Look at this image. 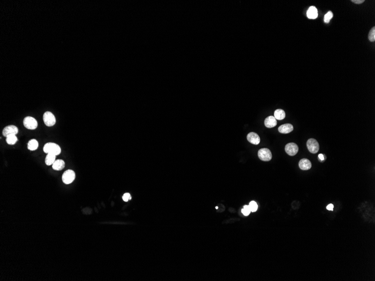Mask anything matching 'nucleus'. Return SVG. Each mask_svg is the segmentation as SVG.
<instances>
[{
    "mask_svg": "<svg viewBox=\"0 0 375 281\" xmlns=\"http://www.w3.org/2000/svg\"><path fill=\"white\" fill-rule=\"evenodd\" d=\"M247 138L248 141L251 144H255V145H258V144H260V136L256 133L251 132L249 133L248 134Z\"/></svg>",
    "mask_w": 375,
    "mask_h": 281,
    "instance_id": "9",
    "label": "nucleus"
},
{
    "mask_svg": "<svg viewBox=\"0 0 375 281\" xmlns=\"http://www.w3.org/2000/svg\"><path fill=\"white\" fill-rule=\"evenodd\" d=\"M131 199H132V196L129 193H125L124 194V195L123 196V199L124 201H128L129 200H131Z\"/></svg>",
    "mask_w": 375,
    "mask_h": 281,
    "instance_id": "23",
    "label": "nucleus"
},
{
    "mask_svg": "<svg viewBox=\"0 0 375 281\" xmlns=\"http://www.w3.org/2000/svg\"><path fill=\"white\" fill-rule=\"evenodd\" d=\"M43 151L47 154L51 153L58 155L61 153V149L60 147L56 143H48L44 145Z\"/></svg>",
    "mask_w": 375,
    "mask_h": 281,
    "instance_id": "1",
    "label": "nucleus"
},
{
    "mask_svg": "<svg viewBox=\"0 0 375 281\" xmlns=\"http://www.w3.org/2000/svg\"><path fill=\"white\" fill-rule=\"evenodd\" d=\"M43 119L47 126H53L56 123V118L54 114L50 111H47L43 114Z\"/></svg>",
    "mask_w": 375,
    "mask_h": 281,
    "instance_id": "2",
    "label": "nucleus"
},
{
    "mask_svg": "<svg viewBox=\"0 0 375 281\" xmlns=\"http://www.w3.org/2000/svg\"><path fill=\"white\" fill-rule=\"evenodd\" d=\"M251 211L250 209L249 205H244L243 208L242 209V213L244 216H248L251 213Z\"/></svg>",
    "mask_w": 375,
    "mask_h": 281,
    "instance_id": "20",
    "label": "nucleus"
},
{
    "mask_svg": "<svg viewBox=\"0 0 375 281\" xmlns=\"http://www.w3.org/2000/svg\"><path fill=\"white\" fill-rule=\"evenodd\" d=\"M307 15L310 19H316L318 17L317 9L315 6H311L307 12Z\"/></svg>",
    "mask_w": 375,
    "mask_h": 281,
    "instance_id": "13",
    "label": "nucleus"
},
{
    "mask_svg": "<svg viewBox=\"0 0 375 281\" xmlns=\"http://www.w3.org/2000/svg\"><path fill=\"white\" fill-rule=\"evenodd\" d=\"M333 14L331 11H329L327 12L324 17V21L326 23H329L330 22V20L333 18Z\"/></svg>",
    "mask_w": 375,
    "mask_h": 281,
    "instance_id": "21",
    "label": "nucleus"
},
{
    "mask_svg": "<svg viewBox=\"0 0 375 281\" xmlns=\"http://www.w3.org/2000/svg\"><path fill=\"white\" fill-rule=\"evenodd\" d=\"M65 166V162L62 159L56 160L54 164H52L53 169L56 171H61L63 170Z\"/></svg>",
    "mask_w": 375,
    "mask_h": 281,
    "instance_id": "14",
    "label": "nucleus"
},
{
    "mask_svg": "<svg viewBox=\"0 0 375 281\" xmlns=\"http://www.w3.org/2000/svg\"><path fill=\"white\" fill-rule=\"evenodd\" d=\"M326 208H327V210H329V211H333V209H334V205H333V204H330L329 205H328L327 206Z\"/></svg>",
    "mask_w": 375,
    "mask_h": 281,
    "instance_id": "25",
    "label": "nucleus"
},
{
    "mask_svg": "<svg viewBox=\"0 0 375 281\" xmlns=\"http://www.w3.org/2000/svg\"><path fill=\"white\" fill-rule=\"evenodd\" d=\"M368 39L371 42H374L375 41V27H373L371 29L369 34H368Z\"/></svg>",
    "mask_w": 375,
    "mask_h": 281,
    "instance_id": "19",
    "label": "nucleus"
},
{
    "mask_svg": "<svg viewBox=\"0 0 375 281\" xmlns=\"http://www.w3.org/2000/svg\"><path fill=\"white\" fill-rule=\"evenodd\" d=\"M18 128L14 125H8L5 127L2 131V135L6 138L10 135L17 134Z\"/></svg>",
    "mask_w": 375,
    "mask_h": 281,
    "instance_id": "8",
    "label": "nucleus"
},
{
    "mask_svg": "<svg viewBox=\"0 0 375 281\" xmlns=\"http://www.w3.org/2000/svg\"><path fill=\"white\" fill-rule=\"evenodd\" d=\"M75 179V173L74 171L71 170H68L65 171L62 175V180L63 183L65 184L72 183Z\"/></svg>",
    "mask_w": 375,
    "mask_h": 281,
    "instance_id": "3",
    "label": "nucleus"
},
{
    "mask_svg": "<svg viewBox=\"0 0 375 281\" xmlns=\"http://www.w3.org/2000/svg\"><path fill=\"white\" fill-rule=\"evenodd\" d=\"M258 156L261 160L267 162L272 159V155L271 151L267 148L261 149L258 152Z\"/></svg>",
    "mask_w": 375,
    "mask_h": 281,
    "instance_id": "4",
    "label": "nucleus"
},
{
    "mask_svg": "<svg viewBox=\"0 0 375 281\" xmlns=\"http://www.w3.org/2000/svg\"><path fill=\"white\" fill-rule=\"evenodd\" d=\"M56 155H55L53 154H51L48 153L45 159V163L47 166H51L52 165L54 164V162L56 161Z\"/></svg>",
    "mask_w": 375,
    "mask_h": 281,
    "instance_id": "15",
    "label": "nucleus"
},
{
    "mask_svg": "<svg viewBox=\"0 0 375 281\" xmlns=\"http://www.w3.org/2000/svg\"><path fill=\"white\" fill-rule=\"evenodd\" d=\"M285 150L288 155L290 156H294L297 155L298 152L299 148L295 143H290L285 145Z\"/></svg>",
    "mask_w": 375,
    "mask_h": 281,
    "instance_id": "7",
    "label": "nucleus"
},
{
    "mask_svg": "<svg viewBox=\"0 0 375 281\" xmlns=\"http://www.w3.org/2000/svg\"><path fill=\"white\" fill-rule=\"evenodd\" d=\"M23 124L25 127L29 130H34L38 126L37 120L35 118L30 116H28L24 118L23 120Z\"/></svg>",
    "mask_w": 375,
    "mask_h": 281,
    "instance_id": "5",
    "label": "nucleus"
},
{
    "mask_svg": "<svg viewBox=\"0 0 375 281\" xmlns=\"http://www.w3.org/2000/svg\"><path fill=\"white\" fill-rule=\"evenodd\" d=\"M299 166L301 170L306 171L308 170L312 167V163L308 159L303 158L301 159L299 162Z\"/></svg>",
    "mask_w": 375,
    "mask_h": 281,
    "instance_id": "10",
    "label": "nucleus"
},
{
    "mask_svg": "<svg viewBox=\"0 0 375 281\" xmlns=\"http://www.w3.org/2000/svg\"><path fill=\"white\" fill-rule=\"evenodd\" d=\"M6 143L9 145H14L17 141V138L15 135H12L6 137Z\"/></svg>",
    "mask_w": 375,
    "mask_h": 281,
    "instance_id": "18",
    "label": "nucleus"
},
{
    "mask_svg": "<svg viewBox=\"0 0 375 281\" xmlns=\"http://www.w3.org/2000/svg\"><path fill=\"white\" fill-rule=\"evenodd\" d=\"M277 125V120L274 116H268L264 120V125L267 128H272L276 126Z\"/></svg>",
    "mask_w": 375,
    "mask_h": 281,
    "instance_id": "12",
    "label": "nucleus"
},
{
    "mask_svg": "<svg viewBox=\"0 0 375 281\" xmlns=\"http://www.w3.org/2000/svg\"><path fill=\"white\" fill-rule=\"evenodd\" d=\"M318 158L321 159V161L324 160V156L322 154H320V155H318Z\"/></svg>",
    "mask_w": 375,
    "mask_h": 281,
    "instance_id": "26",
    "label": "nucleus"
},
{
    "mask_svg": "<svg viewBox=\"0 0 375 281\" xmlns=\"http://www.w3.org/2000/svg\"><path fill=\"white\" fill-rule=\"evenodd\" d=\"M249 207L251 211L252 212H255L257 211V209H258V205L256 203V201H252L249 203Z\"/></svg>",
    "mask_w": 375,
    "mask_h": 281,
    "instance_id": "22",
    "label": "nucleus"
},
{
    "mask_svg": "<svg viewBox=\"0 0 375 281\" xmlns=\"http://www.w3.org/2000/svg\"><path fill=\"white\" fill-rule=\"evenodd\" d=\"M293 129H294V127L292 124L286 123V124L281 125L279 127L278 130H279V132H280L282 134H288L290 132H292L293 130Z\"/></svg>",
    "mask_w": 375,
    "mask_h": 281,
    "instance_id": "11",
    "label": "nucleus"
},
{
    "mask_svg": "<svg viewBox=\"0 0 375 281\" xmlns=\"http://www.w3.org/2000/svg\"><path fill=\"white\" fill-rule=\"evenodd\" d=\"M216 209H218V207H216Z\"/></svg>",
    "mask_w": 375,
    "mask_h": 281,
    "instance_id": "27",
    "label": "nucleus"
},
{
    "mask_svg": "<svg viewBox=\"0 0 375 281\" xmlns=\"http://www.w3.org/2000/svg\"><path fill=\"white\" fill-rule=\"evenodd\" d=\"M352 2L356 4H361L364 2V0H352Z\"/></svg>",
    "mask_w": 375,
    "mask_h": 281,
    "instance_id": "24",
    "label": "nucleus"
},
{
    "mask_svg": "<svg viewBox=\"0 0 375 281\" xmlns=\"http://www.w3.org/2000/svg\"><path fill=\"white\" fill-rule=\"evenodd\" d=\"M39 144L37 140L36 139H32L29 140L28 143V149L30 151H35L38 148Z\"/></svg>",
    "mask_w": 375,
    "mask_h": 281,
    "instance_id": "16",
    "label": "nucleus"
},
{
    "mask_svg": "<svg viewBox=\"0 0 375 281\" xmlns=\"http://www.w3.org/2000/svg\"><path fill=\"white\" fill-rule=\"evenodd\" d=\"M285 112L281 109H277L274 112V117L276 120H282L285 117Z\"/></svg>",
    "mask_w": 375,
    "mask_h": 281,
    "instance_id": "17",
    "label": "nucleus"
},
{
    "mask_svg": "<svg viewBox=\"0 0 375 281\" xmlns=\"http://www.w3.org/2000/svg\"><path fill=\"white\" fill-rule=\"evenodd\" d=\"M307 147L308 151L313 154L317 153L320 149L319 144L317 141L313 138L309 139L308 140L307 142Z\"/></svg>",
    "mask_w": 375,
    "mask_h": 281,
    "instance_id": "6",
    "label": "nucleus"
}]
</instances>
